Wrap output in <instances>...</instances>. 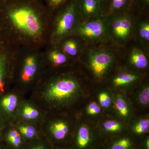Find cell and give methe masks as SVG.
Wrapping results in <instances>:
<instances>
[{
	"label": "cell",
	"mask_w": 149,
	"mask_h": 149,
	"mask_svg": "<svg viewBox=\"0 0 149 149\" xmlns=\"http://www.w3.org/2000/svg\"><path fill=\"white\" fill-rule=\"evenodd\" d=\"M139 102L143 105H147L149 102V87L143 88L139 95Z\"/></svg>",
	"instance_id": "obj_24"
},
{
	"label": "cell",
	"mask_w": 149,
	"mask_h": 149,
	"mask_svg": "<svg viewBox=\"0 0 149 149\" xmlns=\"http://www.w3.org/2000/svg\"><path fill=\"white\" fill-rule=\"evenodd\" d=\"M131 143L128 139H123L116 142L112 146L111 149H130Z\"/></svg>",
	"instance_id": "obj_23"
},
{
	"label": "cell",
	"mask_w": 149,
	"mask_h": 149,
	"mask_svg": "<svg viewBox=\"0 0 149 149\" xmlns=\"http://www.w3.org/2000/svg\"><path fill=\"white\" fill-rule=\"evenodd\" d=\"M127 0H112V5L115 9H120L126 3Z\"/></svg>",
	"instance_id": "obj_28"
},
{
	"label": "cell",
	"mask_w": 149,
	"mask_h": 149,
	"mask_svg": "<svg viewBox=\"0 0 149 149\" xmlns=\"http://www.w3.org/2000/svg\"><path fill=\"white\" fill-rule=\"evenodd\" d=\"M19 130L20 133L27 139H32L36 134V130L32 126H20Z\"/></svg>",
	"instance_id": "obj_22"
},
{
	"label": "cell",
	"mask_w": 149,
	"mask_h": 149,
	"mask_svg": "<svg viewBox=\"0 0 149 149\" xmlns=\"http://www.w3.org/2000/svg\"><path fill=\"white\" fill-rule=\"evenodd\" d=\"M51 132L57 140H63L68 132V128L64 123L58 122L54 123L51 127Z\"/></svg>",
	"instance_id": "obj_11"
},
{
	"label": "cell",
	"mask_w": 149,
	"mask_h": 149,
	"mask_svg": "<svg viewBox=\"0 0 149 149\" xmlns=\"http://www.w3.org/2000/svg\"><path fill=\"white\" fill-rule=\"evenodd\" d=\"M80 6L82 12L86 15L95 13L99 7V0H81Z\"/></svg>",
	"instance_id": "obj_12"
},
{
	"label": "cell",
	"mask_w": 149,
	"mask_h": 149,
	"mask_svg": "<svg viewBox=\"0 0 149 149\" xmlns=\"http://www.w3.org/2000/svg\"><path fill=\"white\" fill-rule=\"evenodd\" d=\"M131 63L139 69H143L148 65V61L146 56L142 51L135 49L130 55Z\"/></svg>",
	"instance_id": "obj_10"
},
{
	"label": "cell",
	"mask_w": 149,
	"mask_h": 149,
	"mask_svg": "<svg viewBox=\"0 0 149 149\" xmlns=\"http://www.w3.org/2000/svg\"><path fill=\"white\" fill-rule=\"evenodd\" d=\"M113 61L110 54L105 51H97L91 55L89 64L94 74L102 77L109 69Z\"/></svg>",
	"instance_id": "obj_4"
},
{
	"label": "cell",
	"mask_w": 149,
	"mask_h": 149,
	"mask_svg": "<svg viewBox=\"0 0 149 149\" xmlns=\"http://www.w3.org/2000/svg\"><path fill=\"white\" fill-rule=\"evenodd\" d=\"M149 120L143 119L136 123L134 127V130L137 134H141L147 133L149 131Z\"/></svg>",
	"instance_id": "obj_18"
},
{
	"label": "cell",
	"mask_w": 149,
	"mask_h": 149,
	"mask_svg": "<svg viewBox=\"0 0 149 149\" xmlns=\"http://www.w3.org/2000/svg\"><path fill=\"white\" fill-rule=\"evenodd\" d=\"M103 127L105 130L108 132H116L120 130L122 126L116 120H109L104 122Z\"/></svg>",
	"instance_id": "obj_20"
},
{
	"label": "cell",
	"mask_w": 149,
	"mask_h": 149,
	"mask_svg": "<svg viewBox=\"0 0 149 149\" xmlns=\"http://www.w3.org/2000/svg\"><path fill=\"white\" fill-rule=\"evenodd\" d=\"M35 3L28 0H0V33L11 26L31 38L41 36V11Z\"/></svg>",
	"instance_id": "obj_1"
},
{
	"label": "cell",
	"mask_w": 149,
	"mask_h": 149,
	"mask_svg": "<svg viewBox=\"0 0 149 149\" xmlns=\"http://www.w3.org/2000/svg\"><path fill=\"white\" fill-rule=\"evenodd\" d=\"M115 107L118 113L123 116H127L129 113L128 104L125 100L121 97L116 99Z\"/></svg>",
	"instance_id": "obj_17"
},
{
	"label": "cell",
	"mask_w": 149,
	"mask_h": 149,
	"mask_svg": "<svg viewBox=\"0 0 149 149\" xmlns=\"http://www.w3.org/2000/svg\"><path fill=\"white\" fill-rule=\"evenodd\" d=\"M22 115L25 119H33L38 116L39 112L32 107L26 106L23 109Z\"/></svg>",
	"instance_id": "obj_21"
},
{
	"label": "cell",
	"mask_w": 149,
	"mask_h": 149,
	"mask_svg": "<svg viewBox=\"0 0 149 149\" xmlns=\"http://www.w3.org/2000/svg\"><path fill=\"white\" fill-rule=\"evenodd\" d=\"M101 111V108L96 102H93L88 105L87 113L88 114L94 115L99 114Z\"/></svg>",
	"instance_id": "obj_26"
},
{
	"label": "cell",
	"mask_w": 149,
	"mask_h": 149,
	"mask_svg": "<svg viewBox=\"0 0 149 149\" xmlns=\"http://www.w3.org/2000/svg\"><path fill=\"white\" fill-rule=\"evenodd\" d=\"M146 1L147 2H148L149 0H146Z\"/></svg>",
	"instance_id": "obj_32"
},
{
	"label": "cell",
	"mask_w": 149,
	"mask_h": 149,
	"mask_svg": "<svg viewBox=\"0 0 149 149\" xmlns=\"http://www.w3.org/2000/svg\"><path fill=\"white\" fill-rule=\"evenodd\" d=\"M90 141V135L88 128L85 126L80 127L78 132L77 143L80 148H84L88 146Z\"/></svg>",
	"instance_id": "obj_14"
},
{
	"label": "cell",
	"mask_w": 149,
	"mask_h": 149,
	"mask_svg": "<svg viewBox=\"0 0 149 149\" xmlns=\"http://www.w3.org/2000/svg\"><path fill=\"white\" fill-rule=\"evenodd\" d=\"M137 78L138 77L135 74L123 72L114 78L113 83L116 86H122L134 82L137 80Z\"/></svg>",
	"instance_id": "obj_13"
},
{
	"label": "cell",
	"mask_w": 149,
	"mask_h": 149,
	"mask_svg": "<svg viewBox=\"0 0 149 149\" xmlns=\"http://www.w3.org/2000/svg\"><path fill=\"white\" fill-rule=\"evenodd\" d=\"M79 89V84L76 80L72 78H62L51 85L47 96L51 100L63 101L74 96Z\"/></svg>",
	"instance_id": "obj_2"
},
{
	"label": "cell",
	"mask_w": 149,
	"mask_h": 149,
	"mask_svg": "<svg viewBox=\"0 0 149 149\" xmlns=\"http://www.w3.org/2000/svg\"><path fill=\"white\" fill-rule=\"evenodd\" d=\"M104 31V25L100 20L88 22L83 25L79 29V32L82 36L91 39L101 37Z\"/></svg>",
	"instance_id": "obj_6"
},
{
	"label": "cell",
	"mask_w": 149,
	"mask_h": 149,
	"mask_svg": "<svg viewBox=\"0 0 149 149\" xmlns=\"http://www.w3.org/2000/svg\"><path fill=\"white\" fill-rule=\"evenodd\" d=\"M50 5L53 7H56L61 5L65 0H47Z\"/></svg>",
	"instance_id": "obj_29"
},
{
	"label": "cell",
	"mask_w": 149,
	"mask_h": 149,
	"mask_svg": "<svg viewBox=\"0 0 149 149\" xmlns=\"http://www.w3.org/2000/svg\"><path fill=\"white\" fill-rule=\"evenodd\" d=\"M37 70V61L34 56L27 57L24 61V68L22 74V80L25 82H29L35 75Z\"/></svg>",
	"instance_id": "obj_8"
},
{
	"label": "cell",
	"mask_w": 149,
	"mask_h": 149,
	"mask_svg": "<svg viewBox=\"0 0 149 149\" xmlns=\"http://www.w3.org/2000/svg\"><path fill=\"white\" fill-rule=\"evenodd\" d=\"M4 40L0 39V96L5 93L8 74L9 54Z\"/></svg>",
	"instance_id": "obj_5"
},
{
	"label": "cell",
	"mask_w": 149,
	"mask_h": 149,
	"mask_svg": "<svg viewBox=\"0 0 149 149\" xmlns=\"http://www.w3.org/2000/svg\"><path fill=\"white\" fill-rule=\"evenodd\" d=\"M140 35L142 38L147 41L149 40V24L148 23H145L141 25L140 29Z\"/></svg>",
	"instance_id": "obj_27"
},
{
	"label": "cell",
	"mask_w": 149,
	"mask_h": 149,
	"mask_svg": "<svg viewBox=\"0 0 149 149\" xmlns=\"http://www.w3.org/2000/svg\"><path fill=\"white\" fill-rule=\"evenodd\" d=\"M6 139L8 143L16 148L21 145L22 139L20 133L17 130H11L6 135Z\"/></svg>",
	"instance_id": "obj_15"
},
{
	"label": "cell",
	"mask_w": 149,
	"mask_h": 149,
	"mask_svg": "<svg viewBox=\"0 0 149 149\" xmlns=\"http://www.w3.org/2000/svg\"><path fill=\"white\" fill-rule=\"evenodd\" d=\"M51 61L55 65L63 64L66 61V56L64 54L58 51H54L51 52L49 55Z\"/></svg>",
	"instance_id": "obj_16"
},
{
	"label": "cell",
	"mask_w": 149,
	"mask_h": 149,
	"mask_svg": "<svg viewBox=\"0 0 149 149\" xmlns=\"http://www.w3.org/2000/svg\"><path fill=\"white\" fill-rule=\"evenodd\" d=\"M4 125H3L2 120L1 118H0V136L1 135L2 132L3 128Z\"/></svg>",
	"instance_id": "obj_30"
},
{
	"label": "cell",
	"mask_w": 149,
	"mask_h": 149,
	"mask_svg": "<svg viewBox=\"0 0 149 149\" xmlns=\"http://www.w3.org/2000/svg\"><path fill=\"white\" fill-rule=\"evenodd\" d=\"M63 49L65 52L69 55H76L77 53V44L73 40H68L63 45Z\"/></svg>",
	"instance_id": "obj_19"
},
{
	"label": "cell",
	"mask_w": 149,
	"mask_h": 149,
	"mask_svg": "<svg viewBox=\"0 0 149 149\" xmlns=\"http://www.w3.org/2000/svg\"><path fill=\"white\" fill-rule=\"evenodd\" d=\"M149 139H148V140H147V141H146V146L147 149H149Z\"/></svg>",
	"instance_id": "obj_31"
},
{
	"label": "cell",
	"mask_w": 149,
	"mask_h": 149,
	"mask_svg": "<svg viewBox=\"0 0 149 149\" xmlns=\"http://www.w3.org/2000/svg\"><path fill=\"white\" fill-rule=\"evenodd\" d=\"M17 98L15 95H6L0 98V112L11 113L16 108Z\"/></svg>",
	"instance_id": "obj_9"
},
{
	"label": "cell",
	"mask_w": 149,
	"mask_h": 149,
	"mask_svg": "<svg viewBox=\"0 0 149 149\" xmlns=\"http://www.w3.org/2000/svg\"><path fill=\"white\" fill-rule=\"evenodd\" d=\"M76 8L74 3L70 4L59 16L56 24L55 35L60 37L68 33L72 29L76 16Z\"/></svg>",
	"instance_id": "obj_3"
},
{
	"label": "cell",
	"mask_w": 149,
	"mask_h": 149,
	"mask_svg": "<svg viewBox=\"0 0 149 149\" xmlns=\"http://www.w3.org/2000/svg\"><path fill=\"white\" fill-rule=\"evenodd\" d=\"M99 100L102 106L104 107H108L111 104V98L106 93H102L99 95Z\"/></svg>",
	"instance_id": "obj_25"
},
{
	"label": "cell",
	"mask_w": 149,
	"mask_h": 149,
	"mask_svg": "<svg viewBox=\"0 0 149 149\" xmlns=\"http://www.w3.org/2000/svg\"><path fill=\"white\" fill-rule=\"evenodd\" d=\"M132 27L131 20L126 17L115 19L112 24L114 35L120 39H124L129 35Z\"/></svg>",
	"instance_id": "obj_7"
}]
</instances>
